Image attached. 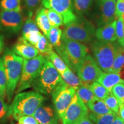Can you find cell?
Returning a JSON list of instances; mask_svg holds the SVG:
<instances>
[{
	"label": "cell",
	"instance_id": "6da1fadb",
	"mask_svg": "<svg viewBox=\"0 0 124 124\" xmlns=\"http://www.w3.org/2000/svg\"><path fill=\"white\" fill-rule=\"evenodd\" d=\"M44 100V97L37 91L17 93L9 107L8 116L17 121L23 116H33Z\"/></svg>",
	"mask_w": 124,
	"mask_h": 124
},
{
	"label": "cell",
	"instance_id": "7a4b0ae2",
	"mask_svg": "<svg viewBox=\"0 0 124 124\" xmlns=\"http://www.w3.org/2000/svg\"><path fill=\"white\" fill-rule=\"evenodd\" d=\"M7 78V96L10 102L13 98L22 72L24 59L7 48L2 57Z\"/></svg>",
	"mask_w": 124,
	"mask_h": 124
},
{
	"label": "cell",
	"instance_id": "3957f363",
	"mask_svg": "<svg viewBox=\"0 0 124 124\" xmlns=\"http://www.w3.org/2000/svg\"><path fill=\"white\" fill-rule=\"evenodd\" d=\"M63 80L60 74L46 58L41 69L32 82V87L41 94H51Z\"/></svg>",
	"mask_w": 124,
	"mask_h": 124
},
{
	"label": "cell",
	"instance_id": "277c9868",
	"mask_svg": "<svg viewBox=\"0 0 124 124\" xmlns=\"http://www.w3.org/2000/svg\"><path fill=\"white\" fill-rule=\"evenodd\" d=\"M56 50L67 66L75 72L77 66L88 53V48L85 45L63 36L61 46Z\"/></svg>",
	"mask_w": 124,
	"mask_h": 124
},
{
	"label": "cell",
	"instance_id": "5b68a950",
	"mask_svg": "<svg viewBox=\"0 0 124 124\" xmlns=\"http://www.w3.org/2000/svg\"><path fill=\"white\" fill-rule=\"evenodd\" d=\"M96 30L93 25L83 18H78L66 25L62 36L67 39L87 43L95 36Z\"/></svg>",
	"mask_w": 124,
	"mask_h": 124
},
{
	"label": "cell",
	"instance_id": "8992f818",
	"mask_svg": "<svg viewBox=\"0 0 124 124\" xmlns=\"http://www.w3.org/2000/svg\"><path fill=\"white\" fill-rule=\"evenodd\" d=\"M117 44L98 40L93 44L94 60L103 72H111Z\"/></svg>",
	"mask_w": 124,
	"mask_h": 124
},
{
	"label": "cell",
	"instance_id": "52a82bcc",
	"mask_svg": "<svg viewBox=\"0 0 124 124\" xmlns=\"http://www.w3.org/2000/svg\"><path fill=\"white\" fill-rule=\"evenodd\" d=\"M46 60V57L41 54L32 59H24L21 77L15 91L16 94L32 87V82Z\"/></svg>",
	"mask_w": 124,
	"mask_h": 124
},
{
	"label": "cell",
	"instance_id": "ba28073f",
	"mask_svg": "<svg viewBox=\"0 0 124 124\" xmlns=\"http://www.w3.org/2000/svg\"><path fill=\"white\" fill-rule=\"evenodd\" d=\"M76 93V90L67 85L64 81L60 83L52 91V101L56 112L60 118Z\"/></svg>",
	"mask_w": 124,
	"mask_h": 124
},
{
	"label": "cell",
	"instance_id": "9c48e42d",
	"mask_svg": "<svg viewBox=\"0 0 124 124\" xmlns=\"http://www.w3.org/2000/svg\"><path fill=\"white\" fill-rule=\"evenodd\" d=\"M102 72L95 60L89 55H86L76 68V72L80 80L84 84L89 85L97 81Z\"/></svg>",
	"mask_w": 124,
	"mask_h": 124
},
{
	"label": "cell",
	"instance_id": "30bf717a",
	"mask_svg": "<svg viewBox=\"0 0 124 124\" xmlns=\"http://www.w3.org/2000/svg\"><path fill=\"white\" fill-rule=\"evenodd\" d=\"M24 17L20 12L1 10L0 29L10 35H16L23 28Z\"/></svg>",
	"mask_w": 124,
	"mask_h": 124
},
{
	"label": "cell",
	"instance_id": "8fae6325",
	"mask_svg": "<svg viewBox=\"0 0 124 124\" xmlns=\"http://www.w3.org/2000/svg\"><path fill=\"white\" fill-rule=\"evenodd\" d=\"M87 115V107L75 93L70 104L61 118L62 124H77Z\"/></svg>",
	"mask_w": 124,
	"mask_h": 124
},
{
	"label": "cell",
	"instance_id": "7c38bea8",
	"mask_svg": "<svg viewBox=\"0 0 124 124\" xmlns=\"http://www.w3.org/2000/svg\"><path fill=\"white\" fill-rule=\"evenodd\" d=\"M41 4L45 8L52 9L61 15L65 25L77 19L72 0H42Z\"/></svg>",
	"mask_w": 124,
	"mask_h": 124
},
{
	"label": "cell",
	"instance_id": "4fadbf2b",
	"mask_svg": "<svg viewBox=\"0 0 124 124\" xmlns=\"http://www.w3.org/2000/svg\"><path fill=\"white\" fill-rule=\"evenodd\" d=\"M98 15L97 23L99 27L104 26L114 20L116 16V0L98 1Z\"/></svg>",
	"mask_w": 124,
	"mask_h": 124
},
{
	"label": "cell",
	"instance_id": "5bb4252c",
	"mask_svg": "<svg viewBox=\"0 0 124 124\" xmlns=\"http://www.w3.org/2000/svg\"><path fill=\"white\" fill-rule=\"evenodd\" d=\"M12 51L24 59H32L39 55V52L35 46L26 41L23 37L18 38Z\"/></svg>",
	"mask_w": 124,
	"mask_h": 124
},
{
	"label": "cell",
	"instance_id": "9a60e30c",
	"mask_svg": "<svg viewBox=\"0 0 124 124\" xmlns=\"http://www.w3.org/2000/svg\"><path fill=\"white\" fill-rule=\"evenodd\" d=\"M33 116L39 124H56L58 115L49 106H40L36 110Z\"/></svg>",
	"mask_w": 124,
	"mask_h": 124
},
{
	"label": "cell",
	"instance_id": "2e32d148",
	"mask_svg": "<svg viewBox=\"0 0 124 124\" xmlns=\"http://www.w3.org/2000/svg\"><path fill=\"white\" fill-rule=\"evenodd\" d=\"M117 18V17L109 24L99 27L96 30V38L102 41L115 42L117 39L116 35Z\"/></svg>",
	"mask_w": 124,
	"mask_h": 124
},
{
	"label": "cell",
	"instance_id": "e0dca14e",
	"mask_svg": "<svg viewBox=\"0 0 124 124\" xmlns=\"http://www.w3.org/2000/svg\"><path fill=\"white\" fill-rule=\"evenodd\" d=\"M111 92L113 87L119 83L124 84V80L121 74L113 72H102L97 81Z\"/></svg>",
	"mask_w": 124,
	"mask_h": 124
},
{
	"label": "cell",
	"instance_id": "ac0fdd59",
	"mask_svg": "<svg viewBox=\"0 0 124 124\" xmlns=\"http://www.w3.org/2000/svg\"><path fill=\"white\" fill-rule=\"evenodd\" d=\"M35 22L39 28L42 31L46 37H47L51 25L46 14V8H41L38 10L36 15Z\"/></svg>",
	"mask_w": 124,
	"mask_h": 124
},
{
	"label": "cell",
	"instance_id": "d6986e66",
	"mask_svg": "<svg viewBox=\"0 0 124 124\" xmlns=\"http://www.w3.org/2000/svg\"><path fill=\"white\" fill-rule=\"evenodd\" d=\"M93 113L97 115H104L113 113L108 108L103 100L94 97L87 105Z\"/></svg>",
	"mask_w": 124,
	"mask_h": 124
},
{
	"label": "cell",
	"instance_id": "ffe728a7",
	"mask_svg": "<svg viewBox=\"0 0 124 124\" xmlns=\"http://www.w3.org/2000/svg\"><path fill=\"white\" fill-rule=\"evenodd\" d=\"M124 66V47L118 43L111 72L121 74Z\"/></svg>",
	"mask_w": 124,
	"mask_h": 124
},
{
	"label": "cell",
	"instance_id": "44dd1931",
	"mask_svg": "<svg viewBox=\"0 0 124 124\" xmlns=\"http://www.w3.org/2000/svg\"><path fill=\"white\" fill-rule=\"evenodd\" d=\"M60 75L62 78V79L67 85L75 90L80 86L84 84L78 76L76 75L70 68Z\"/></svg>",
	"mask_w": 124,
	"mask_h": 124
},
{
	"label": "cell",
	"instance_id": "7402d4cb",
	"mask_svg": "<svg viewBox=\"0 0 124 124\" xmlns=\"http://www.w3.org/2000/svg\"><path fill=\"white\" fill-rule=\"evenodd\" d=\"M45 57L51 62L60 75L69 68L61 57L54 51L49 52Z\"/></svg>",
	"mask_w": 124,
	"mask_h": 124
},
{
	"label": "cell",
	"instance_id": "603a6c76",
	"mask_svg": "<svg viewBox=\"0 0 124 124\" xmlns=\"http://www.w3.org/2000/svg\"><path fill=\"white\" fill-rule=\"evenodd\" d=\"M76 94L86 105L95 97L90 88V85L87 84H83L76 89Z\"/></svg>",
	"mask_w": 124,
	"mask_h": 124
},
{
	"label": "cell",
	"instance_id": "cb8c5ba5",
	"mask_svg": "<svg viewBox=\"0 0 124 124\" xmlns=\"http://www.w3.org/2000/svg\"><path fill=\"white\" fill-rule=\"evenodd\" d=\"M62 31L59 28L51 27L46 38L55 48L59 47L62 44Z\"/></svg>",
	"mask_w": 124,
	"mask_h": 124
},
{
	"label": "cell",
	"instance_id": "d4e9b609",
	"mask_svg": "<svg viewBox=\"0 0 124 124\" xmlns=\"http://www.w3.org/2000/svg\"><path fill=\"white\" fill-rule=\"evenodd\" d=\"M117 114L114 113L104 114V115H97L91 113L89 116V118L94 122L95 124H111Z\"/></svg>",
	"mask_w": 124,
	"mask_h": 124
},
{
	"label": "cell",
	"instance_id": "484cf974",
	"mask_svg": "<svg viewBox=\"0 0 124 124\" xmlns=\"http://www.w3.org/2000/svg\"><path fill=\"white\" fill-rule=\"evenodd\" d=\"M93 0H73L74 9L79 16H82L90 9Z\"/></svg>",
	"mask_w": 124,
	"mask_h": 124
},
{
	"label": "cell",
	"instance_id": "4316f807",
	"mask_svg": "<svg viewBox=\"0 0 124 124\" xmlns=\"http://www.w3.org/2000/svg\"><path fill=\"white\" fill-rule=\"evenodd\" d=\"M35 47L38 49L39 53L44 55V56L53 51V46L51 44L44 35L41 36L39 41L36 45Z\"/></svg>",
	"mask_w": 124,
	"mask_h": 124
},
{
	"label": "cell",
	"instance_id": "83f0119b",
	"mask_svg": "<svg viewBox=\"0 0 124 124\" xmlns=\"http://www.w3.org/2000/svg\"><path fill=\"white\" fill-rule=\"evenodd\" d=\"M90 88L94 94V96L102 100H104L105 98L109 95L110 93H111L97 81L90 85Z\"/></svg>",
	"mask_w": 124,
	"mask_h": 124
},
{
	"label": "cell",
	"instance_id": "f1b7e54d",
	"mask_svg": "<svg viewBox=\"0 0 124 124\" xmlns=\"http://www.w3.org/2000/svg\"><path fill=\"white\" fill-rule=\"evenodd\" d=\"M0 8L2 10L21 12V0H1Z\"/></svg>",
	"mask_w": 124,
	"mask_h": 124
},
{
	"label": "cell",
	"instance_id": "f546056e",
	"mask_svg": "<svg viewBox=\"0 0 124 124\" xmlns=\"http://www.w3.org/2000/svg\"><path fill=\"white\" fill-rule=\"evenodd\" d=\"M46 14L51 27H59L63 24V19L62 15L54 9H46Z\"/></svg>",
	"mask_w": 124,
	"mask_h": 124
},
{
	"label": "cell",
	"instance_id": "4dcf8cb0",
	"mask_svg": "<svg viewBox=\"0 0 124 124\" xmlns=\"http://www.w3.org/2000/svg\"><path fill=\"white\" fill-rule=\"evenodd\" d=\"M106 106L113 113L116 114H118L119 109H120V103L117 98L113 95L112 93H110L106 98L103 100Z\"/></svg>",
	"mask_w": 124,
	"mask_h": 124
},
{
	"label": "cell",
	"instance_id": "1f68e13d",
	"mask_svg": "<svg viewBox=\"0 0 124 124\" xmlns=\"http://www.w3.org/2000/svg\"><path fill=\"white\" fill-rule=\"evenodd\" d=\"M7 78L2 58H0V97H4L7 94Z\"/></svg>",
	"mask_w": 124,
	"mask_h": 124
},
{
	"label": "cell",
	"instance_id": "d6a6232c",
	"mask_svg": "<svg viewBox=\"0 0 124 124\" xmlns=\"http://www.w3.org/2000/svg\"><path fill=\"white\" fill-rule=\"evenodd\" d=\"M39 31V29L36 23L32 19L31 17H29L23 24L22 35H27L28 33H30Z\"/></svg>",
	"mask_w": 124,
	"mask_h": 124
},
{
	"label": "cell",
	"instance_id": "836d02e7",
	"mask_svg": "<svg viewBox=\"0 0 124 124\" xmlns=\"http://www.w3.org/2000/svg\"><path fill=\"white\" fill-rule=\"evenodd\" d=\"M116 35H117L118 43L121 46H124V24L121 17H117V24H116Z\"/></svg>",
	"mask_w": 124,
	"mask_h": 124
},
{
	"label": "cell",
	"instance_id": "e575fe53",
	"mask_svg": "<svg viewBox=\"0 0 124 124\" xmlns=\"http://www.w3.org/2000/svg\"><path fill=\"white\" fill-rule=\"evenodd\" d=\"M111 92L118 101L120 105L124 103V84L119 83L113 87Z\"/></svg>",
	"mask_w": 124,
	"mask_h": 124
},
{
	"label": "cell",
	"instance_id": "d590c367",
	"mask_svg": "<svg viewBox=\"0 0 124 124\" xmlns=\"http://www.w3.org/2000/svg\"><path fill=\"white\" fill-rule=\"evenodd\" d=\"M41 36H42V34L40 32V31H39L23 35V38L30 44H32L34 46H36V45L39 41Z\"/></svg>",
	"mask_w": 124,
	"mask_h": 124
},
{
	"label": "cell",
	"instance_id": "8d00e7d4",
	"mask_svg": "<svg viewBox=\"0 0 124 124\" xmlns=\"http://www.w3.org/2000/svg\"><path fill=\"white\" fill-rule=\"evenodd\" d=\"M42 0H23L25 7L28 10L29 17H31L33 12L38 8Z\"/></svg>",
	"mask_w": 124,
	"mask_h": 124
},
{
	"label": "cell",
	"instance_id": "74e56055",
	"mask_svg": "<svg viewBox=\"0 0 124 124\" xmlns=\"http://www.w3.org/2000/svg\"><path fill=\"white\" fill-rule=\"evenodd\" d=\"M9 107L4 100V97H0V120L8 115Z\"/></svg>",
	"mask_w": 124,
	"mask_h": 124
},
{
	"label": "cell",
	"instance_id": "f35d334b",
	"mask_svg": "<svg viewBox=\"0 0 124 124\" xmlns=\"http://www.w3.org/2000/svg\"><path fill=\"white\" fill-rule=\"evenodd\" d=\"M18 124H39L33 116H23L18 120Z\"/></svg>",
	"mask_w": 124,
	"mask_h": 124
},
{
	"label": "cell",
	"instance_id": "ab89813d",
	"mask_svg": "<svg viewBox=\"0 0 124 124\" xmlns=\"http://www.w3.org/2000/svg\"><path fill=\"white\" fill-rule=\"evenodd\" d=\"M116 13L117 17H121L124 14V0H117Z\"/></svg>",
	"mask_w": 124,
	"mask_h": 124
},
{
	"label": "cell",
	"instance_id": "60d3db41",
	"mask_svg": "<svg viewBox=\"0 0 124 124\" xmlns=\"http://www.w3.org/2000/svg\"><path fill=\"white\" fill-rule=\"evenodd\" d=\"M77 124H94L91 122L90 119L87 116L82 118L81 120L79 121Z\"/></svg>",
	"mask_w": 124,
	"mask_h": 124
},
{
	"label": "cell",
	"instance_id": "b9f144b4",
	"mask_svg": "<svg viewBox=\"0 0 124 124\" xmlns=\"http://www.w3.org/2000/svg\"><path fill=\"white\" fill-rule=\"evenodd\" d=\"M118 115H120L119 117L124 121V103H122V104L120 105Z\"/></svg>",
	"mask_w": 124,
	"mask_h": 124
},
{
	"label": "cell",
	"instance_id": "7bdbcfd3",
	"mask_svg": "<svg viewBox=\"0 0 124 124\" xmlns=\"http://www.w3.org/2000/svg\"><path fill=\"white\" fill-rule=\"evenodd\" d=\"M124 121L122 118H121L119 116H117V117H116L111 124H124Z\"/></svg>",
	"mask_w": 124,
	"mask_h": 124
},
{
	"label": "cell",
	"instance_id": "ee69618b",
	"mask_svg": "<svg viewBox=\"0 0 124 124\" xmlns=\"http://www.w3.org/2000/svg\"><path fill=\"white\" fill-rule=\"evenodd\" d=\"M4 46V36L2 35H0V53L2 52Z\"/></svg>",
	"mask_w": 124,
	"mask_h": 124
},
{
	"label": "cell",
	"instance_id": "f6af8a7d",
	"mask_svg": "<svg viewBox=\"0 0 124 124\" xmlns=\"http://www.w3.org/2000/svg\"><path fill=\"white\" fill-rule=\"evenodd\" d=\"M121 17H122V20H123L124 24V14H123V15H122L121 16Z\"/></svg>",
	"mask_w": 124,
	"mask_h": 124
},
{
	"label": "cell",
	"instance_id": "bcb514c9",
	"mask_svg": "<svg viewBox=\"0 0 124 124\" xmlns=\"http://www.w3.org/2000/svg\"><path fill=\"white\" fill-rule=\"evenodd\" d=\"M97 1H108V0H97Z\"/></svg>",
	"mask_w": 124,
	"mask_h": 124
},
{
	"label": "cell",
	"instance_id": "7dc6e473",
	"mask_svg": "<svg viewBox=\"0 0 124 124\" xmlns=\"http://www.w3.org/2000/svg\"></svg>",
	"mask_w": 124,
	"mask_h": 124
},
{
	"label": "cell",
	"instance_id": "c3c4849f",
	"mask_svg": "<svg viewBox=\"0 0 124 124\" xmlns=\"http://www.w3.org/2000/svg\"></svg>",
	"mask_w": 124,
	"mask_h": 124
},
{
	"label": "cell",
	"instance_id": "681fc988",
	"mask_svg": "<svg viewBox=\"0 0 124 124\" xmlns=\"http://www.w3.org/2000/svg\"></svg>",
	"mask_w": 124,
	"mask_h": 124
}]
</instances>
